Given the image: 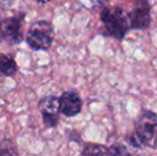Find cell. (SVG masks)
<instances>
[{
	"mask_svg": "<svg viewBox=\"0 0 157 156\" xmlns=\"http://www.w3.org/2000/svg\"><path fill=\"white\" fill-rule=\"evenodd\" d=\"M132 148L157 149V113L152 110H144L135 122V129L127 138Z\"/></svg>",
	"mask_w": 157,
	"mask_h": 156,
	"instance_id": "6da1fadb",
	"label": "cell"
},
{
	"mask_svg": "<svg viewBox=\"0 0 157 156\" xmlns=\"http://www.w3.org/2000/svg\"><path fill=\"white\" fill-rule=\"evenodd\" d=\"M99 21L104 27V34L118 41H122L130 30L127 12L122 6H105L99 13Z\"/></svg>",
	"mask_w": 157,
	"mask_h": 156,
	"instance_id": "7a4b0ae2",
	"label": "cell"
},
{
	"mask_svg": "<svg viewBox=\"0 0 157 156\" xmlns=\"http://www.w3.org/2000/svg\"><path fill=\"white\" fill-rule=\"evenodd\" d=\"M55 40L54 25L47 21H36L30 25L25 41L29 48L35 51L49 50Z\"/></svg>",
	"mask_w": 157,
	"mask_h": 156,
	"instance_id": "3957f363",
	"label": "cell"
},
{
	"mask_svg": "<svg viewBox=\"0 0 157 156\" xmlns=\"http://www.w3.org/2000/svg\"><path fill=\"white\" fill-rule=\"evenodd\" d=\"M26 18L25 12H18L12 16H8L1 21L0 36L9 46L21 44L25 40L23 34V25Z\"/></svg>",
	"mask_w": 157,
	"mask_h": 156,
	"instance_id": "277c9868",
	"label": "cell"
},
{
	"mask_svg": "<svg viewBox=\"0 0 157 156\" xmlns=\"http://www.w3.org/2000/svg\"><path fill=\"white\" fill-rule=\"evenodd\" d=\"M39 110L46 128H55L58 126L61 116L59 109V96L55 94L43 96L39 102Z\"/></svg>",
	"mask_w": 157,
	"mask_h": 156,
	"instance_id": "5b68a950",
	"label": "cell"
},
{
	"mask_svg": "<svg viewBox=\"0 0 157 156\" xmlns=\"http://www.w3.org/2000/svg\"><path fill=\"white\" fill-rule=\"evenodd\" d=\"M130 30H147L151 25V6L147 0H135L132 9L127 12Z\"/></svg>",
	"mask_w": 157,
	"mask_h": 156,
	"instance_id": "8992f818",
	"label": "cell"
},
{
	"mask_svg": "<svg viewBox=\"0 0 157 156\" xmlns=\"http://www.w3.org/2000/svg\"><path fill=\"white\" fill-rule=\"evenodd\" d=\"M59 109L61 115L66 118L78 116L82 110V100L76 91H64L59 96Z\"/></svg>",
	"mask_w": 157,
	"mask_h": 156,
	"instance_id": "52a82bcc",
	"label": "cell"
},
{
	"mask_svg": "<svg viewBox=\"0 0 157 156\" xmlns=\"http://www.w3.org/2000/svg\"><path fill=\"white\" fill-rule=\"evenodd\" d=\"M18 72L16 61L9 55L0 54V77H14Z\"/></svg>",
	"mask_w": 157,
	"mask_h": 156,
	"instance_id": "ba28073f",
	"label": "cell"
},
{
	"mask_svg": "<svg viewBox=\"0 0 157 156\" xmlns=\"http://www.w3.org/2000/svg\"><path fill=\"white\" fill-rule=\"evenodd\" d=\"M80 156H108V148L104 144L88 142L83 146Z\"/></svg>",
	"mask_w": 157,
	"mask_h": 156,
	"instance_id": "9c48e42d",
	"label": "cell"
},
{
	"mask_svg": "<svg viewBox=\"0 0 157 156\" xmlns=\"http://www.w3.org/2000/svg\"><path fill=\"white\" fill-rule=\"evenodd\" d=\"M0 156H19L16 143L12 139L4 138L0 141Z\"/></svg>",
	"mask_w": 157,
	"mask_h": 156,
	"instance_id": "30bf717a",
	"label": "cell"
},
{
	"mask_svg": "<svg viewBox=\"0 0 157 156\" xmlns=\"http://www.w3.org/2000/svg\"><path fill=\"white\" fill-rule=\"evenodd\" d=\"M108 156H138L129 152L127 146L122 143H113L108 148Z\"/></svg>",
	"mask_w": 157,
	"mask_h": 156,
	"instance_id": "8fae6325",
	"label": "cell"
},
{
	"mask_svg": "<svg viewBox=\"0 0 157 156\" xmlns=\"http://www.w3.org/2000/svg\"><path fill=\"white\" fill-rule=\"evenodd\" d=\"M15 0H2L1 3L3 4L6 8H9V6H12L13 4H14Z\"/></svg>",
	"mask_w": 157,
	"mask_h": 156,
	"instance_id": "7c38bea8",
	"label": "cell"
},
{
	"mask_svg": "<svg viewBox=\"0 0 157 156\" xmlns=\"http://www.w3.org/2000/svg\"><path fill=\"white\" fill-rule=\"evenodd\" d=\"M34 1L40 4H45V3H48V2L52 1V0H34Z\"/></svg>",
	"mask_w": 157,
	"mask_h": 156,
	"instance_id": "4fadbf2b",
	"label": "cell"
},
{
	"mask_svg": "<svg viewBox=\"0 0 157 156\" xmlns=\"http://www.w3.org/2000/svg\"><path fill=\"white\" fill-rule=\"evenodd\" d=\"M0 26H1V17H0Z\"/></svg>",
	"mask_w": 157,
	"mask_h": 156,
	"instance_id": "5bb4252c",
	"label": "cell"
}]
</instances>
